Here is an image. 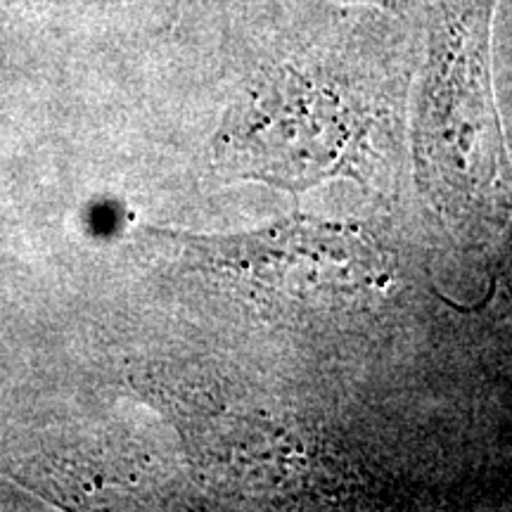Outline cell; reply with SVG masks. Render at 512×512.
<instances>
[{
	"mask_svg": "<svg viewBox=\"0 0 512 512\" xmlns=\"http://www.w3.org/2000/svg\"><path fill=\"white\" fill-rule=\"evenodd\" d=\"M358 121L330 83L294 67L256 76L216 136V159L230 176L304 190L354 162Z\"/></svg>",
	"mask_w": 512,
	"mask_h": 512,
	"instance_id": "obj_1",
	"label": "cell"
},
{
	"mask_svg": "<svg viewBox=\"0 0 512 512\" xmlns=\"http://www.w3.org/2000/svg\"><path fill=\"white\" fill-rule=\"evenodd\" d=\"M214 266L294 297L361 294L387 273L373 242L337 226L285 223L238 240H192Z\"/></svg>",
	"mask_w": 512,
	"mask_h": 512,
	"instance_id": "obj_2",
	"label": "cell"
},
{
	"mask_svg": "<svg viewBox=\"0 0 512 512\" xmlns=\"http://www.w3.org/2000/svg\"><path fill=\"white\" fill-rule=\"evenodd\" d=\"M349 3H373V5H380V8L401 12L411 5V0H349Z\"/></svg>",
	"mask_w": 512,
	"mask_h": 512,
	"instance_id": "obj_3",
	"label": "cell"
}]
</instances>
